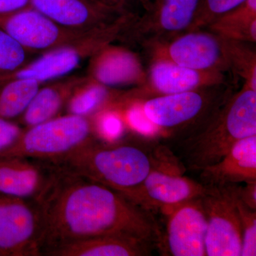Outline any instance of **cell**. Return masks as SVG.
Listing matches in <instances>:
<instances>
[{"label": "cell", "mask_w": 256, "mask_h": 256, "mask_svg": "<svg viewBox=\"0 0 256 256\" xmlns=\"http://www.w3.org/2000/svg\"><path fill=\"white\" fill-rule=\"evenodd\" d=\"M36 203L42 218V256L62 244L99 236H126L152 244H160L162 237L151 210L58 166Z\"/></svg>", "instance_id": "obj_1"}, {"label": "cell", "mask_w": 256, "mask_h": 256, "mask_svg": "<svg viewBox=\"0 0 256 256\" xmlns=\"http://www.w3.org/2000/svg\"><path fill=\"white\" fill-rule=\"evenodd\" d=\"M154 153L140 141L97 138L56 165L105 185L136 203L143 182L156 168Z\"/></svg>", "instance_id": "obj_2"}, {"label": "cell", "mask_w": 256, "mask_h": 256, "mask_svg": "<svg viewBox=\"0 0 256 256\" xmlns=\"http://www.w3.org/2000/svg\"><path fill=\"white\" fill-rule=\"evenodd\" d=\"M256 134V90L244 84L201 130L175 144L185 169L198 171L220 162L240 140Z\"/></svg>", "instance_id": "obj_3"}, {"label": "cell", "mask_w": 256, "mask_h": 256, "mask_svg": "<svg viewBox=\"0 0 256 256\" xmlns=\"http://www.w3.org/2000/svg\"><path fill=\"white\" fill-rule=\"evenodd\" d=\"M232 94L227 84L134 102L156 132L174 146L201 130Z\"/></svg>", "instance_id": "obj_4"}, {"label": "cell", "mask_w": 256, "mask_h": 256, "mask_svg": "<svg viewBox=\"0 0 256 256\" xmlns=\"http://www.w3.org/2000/svg\"><path fill=\"white\" fill-rule=\"evenodd\" d=\"M97 138L92 118L66 114L24 128L15 142L0 152V156H25L56 164Z\"/></svg>", "instance_id": "obj_5"}, {"label": "cell", "mask_w": 256, "mask_h": 256, "mask_svg": "<svg viewBox=\"0 0 256 256\" xmlns=\"http://www.w3.org/2000/svg\"><path fill=\"white\" fill-rule=\"evenodd\" d=\"M200 0H152L150 8L136 15L120 40L146 48L188 31Z\"/></svg>", "instance_id": "obj_6"}, {"label": "cell", "mask_w": 256, "mask_h": 256, "mask_svg": "<svg viewBox=\"0 0 256 256\" xmlns=\"http://www.w3.org/2000/svg\"><path fill=\"white\" fill-rule=\"evenodd\" d=\"M146 50L151 60H169L195 70L230 72L224 37L207 30L184 32Z\"/></svg>", "instance_id": "obj_7"}, {"label": "cell", "mask_w": 256, "mask_h": 256, "mask_svg": "<svg viewBox=\"0 0 256 256\" xmlns=\"http://www.w3.org/2000/svg\"><path fill=\"white\" fill-rule=\"evenodd\" d=\"M41 238L38 204L0 193V256H42Z\"/></svg>", "instance_id": "obj_8"}, {"label": "cell", "mask_w": 256, "mask_h": 256, "mask_svg": "<svg viewBox=\"0 0 256 256\" xmlns=\"http://www.w3.org/2000/svg\"><path fill=\"white\" fill-rule=\"evenodd\" d=\"M225 73L186 68L163 60H151L142 85L121 92L120 105L146 100L156 96L171 95L203 88L227 84Z\"/></svg>", "instance_id": "obj_9"}, {"label": "cell", "mask_w": 256, "mask_h": 256, "mask_svg": "<svg viewBox=\"0 0 256 256\" xmlns=\"http://www.w3.org/2000/svg\"><path fill=\"white\" fill-rule=\"evenodd\" d=\"M206 216V256H240L242 229L234 184L206 186L201 197Z\"/></svg>", "instance_id": "obj_10"}, {"label": "cell", "mask_w": 256, "mask_h": 256, "mask_svg": "<svg viewBox=\"0 0 256 256\" xmlns=\"http://www.w3.org/2000/svg\"><path fill=\"white\" fill-rule=\"evenodd\" d=\"M0 28L28 53H44L72 44L97 31L82 32L65 28L30 5L14 12L0 15Z\"/></svg>", "instance_id": "obj_11"}, {"label": "cell", "mask_w": 256, "mask_h": 256, "mask_svg": "<svg viewBox=\"0 0 256 256\" xmlns=\"http://www.w3.org/2000/svg\"><path fill=\"white\" fill-rule=\"evenodd\" d=\"M163 214L168 222L160 244L166 255L206 256L207 220L201 197L171 207Z\"/></svg>", "instance_id": "obj_12"}, {"label": "cell", "mask_w": 256, "mask_h": 256, "mask_svg": "<svg viewBox=\"0 0 256 256\" xmlns=\"http://www.w3.org/2000/svg\"><path fill=\"white\" fill-rule=\"evenodd\" d=\"M58 166L25 156H0V193L38 202L54 180Z\"/></svg>", "instance_id": "obj_13"}, {"label": "cell", "mask_w": 256, "mask_h": 256, "mask_svg": "<svg viewBox=\"0 0 256 256\" xmlns=\"http://www.w3.org/2000/svg\"><path fill=\"white\" fill-rule=\"evenodd\" d=\"M30 6L62 26L82 32L106 28L127 14L98 0H30Z\"/></svg>", "instance_id": "obj_14"}, {"label": "cell", "mask_w": 256, "mask_h": 256, "mask_svg": "<svg viewBox=\"0 0 256 256\" xmlns=\"http://www.w3.org/2000/svg\"><path fill=\"white\" fill-rule=\"evenodd\" d=\"M206 190V186L198 181L153 168L141 185L136 203L150 210L160 208L163 212L183 202L202 197Z\"/></svg>", "instance_id": "obj_15"}, {"label": "cell", "mask_w": 256, "mask_h": 256, "mask_svg": "<svg viewBox=\"0 0 256 256\" xmlns=\"http://www.w3.org/2000/svg\"><path fill=\"white\" fill-rule=\"evenodd\" d=\"M87 76L106 86L142 85L146 72L138 56L127 48L109 44L90 57Z\"/></svg>", "instance_id": "obj_16"}, {"label": "cell", "mask_w": 256, "mask_h": 256, "mask_svg": "<svg viewBox=\"0 0 256 256\" xmlns=\"http://www.w3.org/2000/svg\"><path fill=\"white\" fill-rule=\"evenodd\" d=\"M206 186L256 182V134L240 140L218 162L200 170Z\"/></svg>", "instance_id": "obj_17"}, {"label": "cell", "mask_w": 256, "mask_h": 256, "mask_svg": "<svg viewBox=\"0 0 256 256\" xmlns=\"http://www.w3.org/2000/svg\"><path fill=\"white\" fill-rule=\"evenodd\" d=\"M86 77L69 74L47 82L46 85L42 84L26 110L14 121L28 128L60 116L74 90Z\"/></svg>", "instance_id": "obj_18"}, {"label": "cell", "mask_w": 256, "mask_h": 256, "mask_svg": "<svg viewBox=\"0 0 256 256\" xmlns=\"http://www.w3.org/2000/svg\"><path fill=\"white\" fill-rule=\"evenodd\" d=\"M153 244L122 235L90 237L62 244L46 256H144L152 255Z\"/></svg>", "instance_id": "obj_19"}, {"label": "cell", "mask_w": 256, "mask_h": 256, "mask_svg": "<svg viewBox=\"0 0 256 256\" xmlns=\"http://www.w3.org/2000/svg\"><path fill=\"white\" fill-rule=\"evenodd\" d=\"M119 92L86 76L67 102L66 114L92 118L101 111L114 108Z\"/></svg>", "instance_id": "obj_20"}, {"label": "cell", "mask_w": 256, "mask_h": 256, "mask_svg": "<svg viewBox=\"0 0 256 256\" xmlns=\"http://www.w3.org/2000/svg\"><path fill=\"white\" fill-rule=\"evenodd\" d=\"M206 30L228 40L255 44L256 0H246L216 18Z\"/></svg>", "instance_id": "obj_21"}, {"label": "cell", "mask_w": 256, "mask_h": 256, "mask_svg": "<svg viewBox=\"0 0 256 256\" xmlns=\"http://www.w3.org/2000/svg\"><path fill=\"white\" fill-rule=\"evenodd\" d=\"M42 85L36 80L23 79L0 84V118L18 119Z\"/></svg>", "instance_id": "obj_22"}, {"label": "cell", "mask_w": 256, "mask_h": 256, "mask_svg": "<svg viewBox=\"0 0 256 256\" xmlns=\"http://www.w3.org/2000/svg\"><path fill=\"white\" fill-rule=\"evenodd\" d=\"M224 40L230 72L242 77L248 86L256 90V52L252 43Z\"/></svg>", "instance_id": "obj_23"}, {"label": "cell", "mask_w": 256, "mask_h": 256, "mask_svg": "<svg viewBox=\"0 0 256 256\" xmlns=\"http://www.w3.org/2000/svg\"><path fill=\"white\" fill-rule=\"evenodd\" d=\"M246 0H200L196 14L188 32L206 30L216 18Z\"/></svg>", "instance_id": "obj_24"}, {"label": "cell", "mask_w": 256, "mask_h": 256, "mask_svg": "<svg viewBox=\"0 0 256 256\" xmlns=\"http://www.w3.org/2000/svg\"><path fill=\"white\" fill-rule=\"evenodd\" d=\"M234 194L242 229L240 256H256V210H252L248 206L239 198L236 191V184H234Z\"/></svg>", "instance_id": "obj_25"}, {"label": "cell", "mask_w": 256, "mask_h": 256, "mask_svg": "<svg viewBox=\"0 0 256 256\" xmlns=\"http://www.w3.org/2000/svg\"><path fill=\"white\" fill-rule=\"evenodd\" d=\"M28 52L0 28V74L11 73L26 64Z\"/></svg>", "instance_id": "obj_26"}, {"label": "cell", "mask_w": 256, "mask_h": 256, "mask_svg": "<svg viewBox=\"0 0 256 256\" xmlns=\"http://www.w3.org/2000/svg\"><path fill=\"white\" fill-rule=\"evenodd\" d=\"M23 129L14 120L0 118V152L15 142Z\"/></svg>", "instance_id": "obj_27"}, {"label": "cell", "mask_w": 256, "mask_h": 256, "mask_svg": "<svg viewBox=\"0 0 256 256\" xmlns=\"http://www.w3.org/2000/svg\"><path fill=\"white\" fill-rule=\"evenodd\" d=\"M236 191L242 201L252 210H256V182L236 184Z\"/></svg>", "instance_id": "obj_28"}, {"label": "cell", "mask_w": 256, "mask_h": 256, "mask_svg": "<svg viewBox=\"0 0 256 256\" xmlns=\"http://www.w3.org/2000/svg\"><path fill=\"white\" fill-rule=\"evenodd\" d=\"M30 5V0H0V15L14 12Z\"/></svg>", "instance_id": "obj_29"}, {"label": "cell", "mask_w": 256, "mask_h": 256, "mask_svg": "<svg viewBox=\"0 0 256 256\" xmlns=\"http://www.w3.org/2000/svg\"><path fill=\"white\" fill-rule=\"evenodd\" d=\"M104 4L118 10L122 14H131L134 12L132 11V0H98Z\"/></svg>", "instance_id": "obj_30"}, {"label": "cell", "mask_w": 256, "mask_h": 256, "mask_svg": "<svg viewBox=\"0 0 256 256\" xmlns=\"http://www.w3.org/2000/svg\"><path fill=\"white\" fill-rule=\"evenodd\" d=\"M140 4L142 6L144 12L148 11L150 8L152 4V0H138Z\"/></svg>", "instance_id": "obj_31"}]
</instances>
